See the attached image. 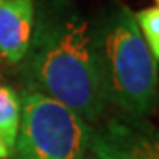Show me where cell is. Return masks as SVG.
<instances>
[{
	"instance_id": "6da1fadb",
	"label": "cell",
	"mask_w": 159,
	"mask_h": 159,
	"mask_svg": "<svg viewBox=\"0 0 159 159\" xmlns=\"http://www.w3.org/2000/svg\"><path fill=\"white\" fill-rule=\"evenodd\" d=\"M34 92L69 108L96 127L108 110L96 29L67 4L48 7L34 25L27 51Z\"/></svg>"
},
{
	"instance_id": "7a4b0ae2",
	"label": "cell",
	"mask_w": 159,
	"mask_h": 159,
	"mask_svg": "<svg viewBox=\"0 0 159 159\" xmlns=\"http://www.w3.org/2000/svg\"><path fill=\"white\" fill-rule=\"evenodd\" d=\"M94 29L108 104L140 119L154 106L159 71L134 12L113 7Z\"/></svg>"
},
{
	"instance_id": "3957f363",
	"label": "cell",
	"mask_w": 159,
	"mask_h": 159,
	"mask_svg": "<svg viewBox=\"0 0 159 159\" xmlns=\"http://www.w3.org/2000/svg\"><path fill=\"white\" fill-rule=\"evenodd\" d=\"M92 129L60 102L34 90L23 92L14 159H89Z\"/></svg>"
},
{
	"instance_id": "277c9868",
	"label": "cell",
	"mask_w": 159,
	"mask_h": 159,
	"mask_svg": "<svg viewBox=\"0 0 159 159\" xmlns=\"http://www.w3.org/2000/svg\"><path fill=\"white\" fill-rule=\"evenodd\" d=\"M92 129L96 159H159V129L138 117H110Z\"/></svg>"
},
{
	"instance_id": "5b68a950",
	"label": "cell",
	"mask_w": 159,
	"mask_h": 159,
	"mask_svg": "<svg viewBox=\"0 0 159 159\" xmlns=\"http://www.w3.org/2000/svg\"><path fill=\"white\" fill-rule=\"evenodd\" d=\"M35 25L32 0H0V58L21 62L29 51Z\"/></svg>"
},
{
	"instance_id": "8992f818",
	"label": "cell",
	"mask_w": 159,
	"mask_h": 159,
	"mask_svg": "<svg viewBox=\"0 0 159 159\" xmlns=\"http://www.w3.org/2000/svg\"><path fill=\"white\" fill-rule=\"evenodd\" d=\"M21 120V97L12 87L0 85V159L14 154Z\"/></svg>"
},
{
	"instance_id": "52a82bcc",
	"label": "cell",
	"mask_w": 159,
	"mask_h": 159,
	"mask_svg": "<svg viewBox=\"0 0 159 159\" xmlns=\"http://www.w3.org/2000/svg\"><path fill=\"white\" fill-rule=\"evenodd\" d=\"M134 18L152 57L159 60V7H147L134 14Z\"/></svg>"
},
{
	"instance_id": "ba28073f",
	"label": "cell",
	"mask_w": 159,
	"mask_h": 159,
	"mask_svg": "<svg viewBox=\"0 0 159 159\" xmlns=\"http://www.w3.org/2000/svg\"><path fill=\"white\" fill-rule=\"evenodd\" d=\"M89 159H96V157H94V156H92V154H90V157H89Z\"/></svg>"
},
{
	"instance_id": "9c48e42d",
	"label": "cell",
	"mask_w": 159,
	"mask_h": 159,
	"mask_svg": "<svg viewBox=\"0 0 159 159\" xmlns=\"http://www.w3.org/2000/svg\"><path fill=\"white\" fill-rule=\"evenodd\" d=\"M156 4H157V7H159V0H156Z\"/></svg>"
}]
</instances>
